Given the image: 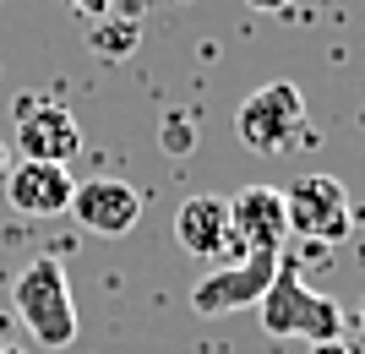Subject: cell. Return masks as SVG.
Listing matches in <instances>:
<instances>
[{
    "label": "cell",
    "instance_id": "9",
    "mask_svg": "<svg viewBox=\"0 0 365 354\" xmlns=\"http://www.w3.org/2000/svg\"><path fill=\"white\" fill-rule=\"evenodd\" d=\"M229 224H235L240 251H284V240H289L284 191H273V185H240V197L229 202Z\"/></svg>",
    "mask_w": 365,
    "mask_h": 354
},
{
    "label": "cell",
    "instance_id": "17",
    "mask_svg": "<svg viewBox=\"0 0 365 354\" xmlns=\"http://www.w3.org/2000/svg\"><path fill=\"white\" fill-rule=\"evenodd\" d=\"M360 333H365V294H360Z\"/></svg>",
    "mask_w": 365,
    "mask_h": 354
},
{
    "label": "cell",
    "instance_id": "3",
    "mask_svg": "<svg viewBox=\"0 0 365 354\" xmlns=\"http://www.w3.org/2000/svg\"><path fill=\"white\" fill-rule=\"evenodd\" d=\"M11 311L16 322L33 333L38 349H66L76 338V300H71V278L55 256H33L11 283Z\"/></svg>",
    "mask_w": 365,
    "mask_h": 354
},
{
    "label": "cell",
    "instance_id": "12",
    "mask_svg": "<svg viewBox=\"0 0 365 354\" xmlns=\"http://www.w3.org/2000/svg\"><path fill=\"white\" fill-rule=\"evenodd\" d=\"M191 147H197V120H191V115H169L164 120V153L185 158Z\"/></svg>",
    "mask_w": 365,
    "mask_h": 354
},
{
    "label": "cell",
    "instance_id": "15",
    "mask_svg": "<svg viewBox=\"0 0 365 354\" xmlns=\"http://www.w3.org/2000/svg\"><path fill=\"white\" fill-rule=\"evenodd\" d=\"M311 354H349V343L333 338V343H311Z\"/></svg>",
    "mask_w": 365,
    "mask_h": 354
},
{
    "label": "cell",
    "instance_id": "7",
    "mask_svg": "<svg viewBox=\"0 0 365 354\" xmlns=\"http://www.w3.org/2000/svg\"><path fill=\"white\" fill-rule=\"evenodd\" d=\"M66 213H71L88 234H98V240H120V234L137 229V218H142V191L131 180H109V175L76 180Z\"/></svg>",
    "mask_w": 365,
    "mask_h": 354
},
{
    "label": "cell",
    "instance_id": "18",
    "mask_svg": "<svg viewBox=\"0 0 365 354\" xmlns=\"http://www.w3.org/2000/svg\"><path fill=\"white\" fill-rule=\"evenodd\" d=\"M349 354H365V343H354V349H349Z\"/></svg>",
    "mask_w": 365,
    "mask_h": 354
},
{
    "label": "cell",
    "instance_id": "13",
    "mask_svg": "<svg viewBox=\"0 0 365 354\" xmlns=\"http://www.w3.org/2000/svg\"><path fill=\"white\" fill-rule=\"evenodd\" d=\"M82 22H93V16H104V11H115V0H66Z\"/></svg>",
    "mask_w": 365,
    "mask_h": 354
},
{
    "label": "cell",
    "instance_id": "5",
    "mask_svg": "<svg viewBox=\"0 0 365 354\" xmlns=\"http://www.w3.org/2000/svg\"><path fill=\"white\" fill-rule=\"evenodd\" d=\"M284 213H289V234H305L317 246H338L354 224V202L338 175H300L284 191Z\"/></svg>",
    "mask_w": 365,
    "mask_h": 354
},
{
    "label": "cell",
    "instance_id": "1",
    "mask_svg": "<svg viewBox=\"0 0 365 354\" xmlns=\"http://www.w3.org/2000/svg\"><path fill=\"white\" fill-rule=\"evenodd\" d=\"M257 311H262L267 338H305V343L344 338V306H338L333 294L305 289L300 267H294L289 256H278V273H273V283H267V294L257 300Z\"/></svg>",
    "mask_w": 365,
    "mask_h": 354
},
{
    "label": "cell",
    "instance_id": "4",
    "mask_svg": "<svg viewBox=\"0 0 365 354\" xmlns=\"http://www.w3.org/2000/svg\"><path fill=\"white\" fill-rule=\"evenodd\" d=\"M278 256L284 251H245L240 262H218L213 273H202L191 283V311L197 316H235V311L257 306L278 273Z\"/></svg>",
    "mask_w": 365,
    "mask_h": 354
},
{
    "label": "cell",
    "instance_id": "14",
    "mask_svg": "<svg viewBox=\"0 0 365 354\" xmlns=\"http://www.w3.org/2000/svg\"><path fill=\"white\" fill-rule=\"evenodd\" d=\"M245 6H251V11H267V16H284L294 0H245Z\"/></svg>",
    "mask_w": 365,
    "mask_h": 354
},
{
    "label": "cell",
    "instance_id": "6",
    "mask_svg": "<svg viewBox=\"0 0 365 354\" xmlns=\"http://www.w3.org/2000/svg\"><path fill=\"white\" fill-rule=\"evenodd\" d=\"M11 115H16V147H22V158H33V164H66L71 170V158L82 153V125H76L71 109L44 98V93H16Z\"/></svg>",
    "mask_w": 365,
    "mask_h": 354
},
{
    "label": "cell",
    "instance_id": "11",
    "mask_svg": "<svg viewBox=\"0 0 365 354\" xmlns=\"http://www.w3.org/2000/svg\"><path fill=\"white\" fill-rule=\"evenodd\" d=\"M137 38H142V28L131 22V16L104 11V16H93V22H88V44L98 49L104 61H125V55L137 49Z\"/></svg>",
    "mask_w": 365,
    "mask_h": 354
},
{
    "label": "cell",
    "instance_id": "16",
    "mask_svg": "<svg viewBox=\"0 0 365 354\" xmlns=\"http://www.w3.org/2000/svg\"><path fill=\"white\" fill-rule=\"evenodd\" d=\"M6 170H11V164H6V142H0V180H6Z\"/></svg>",
    "mask_w": 365,
    "mask_h": 354
},
{
    "label": "cell",
    "instance_id": "19",
    "mask_svg": "<svg viewBox=\"0 0 365 354\" xmlns=\"http://www.w3.org/2000/svg\"><path fill=\"white\" fill-rule=\"evenodd\" d=\"M0 354H28V349H0Z\"/></svg>",
    "mask_w": 365,
    "mask_h": 354
},
{
    "label": "cell",
    "instance_id": "8",
    "mask_svg": "<svg viewBox=\"0 0 365 354\" xmlns=\"http://www.w3.org/2000/svg\"><path fill=\"white\" fill-rule=\"evenodd\" d=\"M175 240H180L185 256H197V262H240L245 251L235 240V224H229V202L224 197H185L180 213H175Z\"/></svg>",
    "mask_w": 365,
    "mask_h": 354
},
{
    "label": "cell",
    "instance_id": "2",
    "mask_svg": "<svg viewBox=\"0 0 365 354\" xmlns=\"http://www.w3.org/2000/svg\"><path fill=\"white\" fill-rule=\"evenodd\" d=\"M235 137L240 147H251L257 158H284L300 153L311 137V115H305V93L294 82H262L251 98H240L235 109Z\"/></svg>",
    "mask_w": 365,
    "mask_h": 354
},
{
    "label": "cell",
    "instance_id": "10",
    "mask_svg": "<svg viewBox=\"0 0 365 354\" xmlns=\"http://www.w3.org/2000/svg\"><path fill=\"white\" fill-rule=\"evenodd\" d=\"M71 170L66 164H33V158H22L16 170H6V202H11V213L22 218H55L71 207Z\"/></svg>",
    "mask_w": 365,
    "mask_h": 354
}]
</instances>
